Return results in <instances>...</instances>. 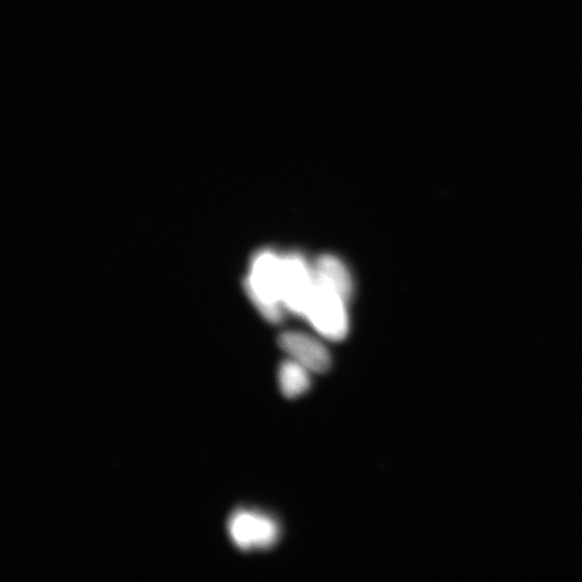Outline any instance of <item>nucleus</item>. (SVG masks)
<instances>
[{
	"label": "nucleus",
	"instance_id": "obj_5",
	"mask_svg": "<svg viewBox=\"0 0 582 582\" xmlns=\"http://www.w3.org/2000/svg\"><path fill=\"white\" fill-rule=\"evenodd\" d=\"M279 343L291 359L313 373H324L331 366V356L326 346L304 332L286 331Z\"/></svg>",
	"mask_w": 582,
	"mask_h": 582
},
{
	"label": "nucleus",
	"instance_id": "obj_1",
	"mask_svg": "<svg viewBox=\"0 0 582 582\" xmlns=\"http://www.w3.org/2000/svg\"><path fill=\"white\" fill-rule=\"evenodd\" d=\"M283 256L262 249L249 267L245 280L246 293L260 314L270 323L283 320L285 308L282 300Z\"/></svg>",
	"mask_w": 582,
	"mask_h": 582
},
{
	"label": "nucleus",
	"instance_id": "obj_4",
	"mask_svg": "<svg viewBox=\"0 0 582 582\" xmlns=\"http://www.w3.org/2000/svg\"><path fill=\"white\" fill-rule=\"evenodd\" d=\"M315 287V276L304 256H283L282 300L285 310L299 316L306 314Z\"/></svg>",
	"mask_w": 582,
	"mask_h": 582
},
{
	"label": "nucleus",
	"instance_id": "obj_6",
	"mask_svg": "<svg viewBox=\"0 0 582 582\" xmlns=\"http://www.w3.org/2000/svg\"><path fill=\"white\" fill-rule=\"evenodd\" d=\"M315 280L324 286L335 290L346 301H350L354 286L351 273L338 257L323 255L313 266Z\"/></svg>",
	"mask_w": 582,
	"mask_h": 582
},
{
	"label": "nucleus",
	"instance_id": "obj_2",
	"mask_svg": "<svg viewBox=\"0 0 582 582\" xmlns=\"http://www.w3.org/2000/svg\"><path fill=\"white\" fill-rule=\"evenodd\" d=\"M346 301L335 290L315 280V287L304 318L324 338L341 341L349 334L350 321Z\"/></svg>",
	"mask_w": 582,
	"mask_h": 582
},
{
	"label": "nucleus",
	"instance_id": "obj_3",
	"mask_svg": "<svg viewBox=\"0 0 582 582\" xmlns=\"http://www.w3.org/2000/svg\"><path fill=\"white\" fill-rule=\"evenodd\" d=\"M230 538L242 551L268 550L279 543L280 524L261 512L240 509L234 512L228 523Z\"/></svg>",
	"mask_w": 582,
	"mask_h": 582
},
{
	"label": "nucleus",
	"instance_id": "obj_7",
	"mask_svg": "<svg viewBox=\"0 0 582 582\" xmlns=\"http://www.w3.org/2000/svg\"><path fill=\"white\" fill-rule=\"evenodd\" d=\"M310 373V370L295 362L294 359L284 362L279 372V383L283 395L288 399H295L306 394L311 387Z\"/></svg>",
	"mask_w": 582,
	"mask_h": 582
}]
</instances>
